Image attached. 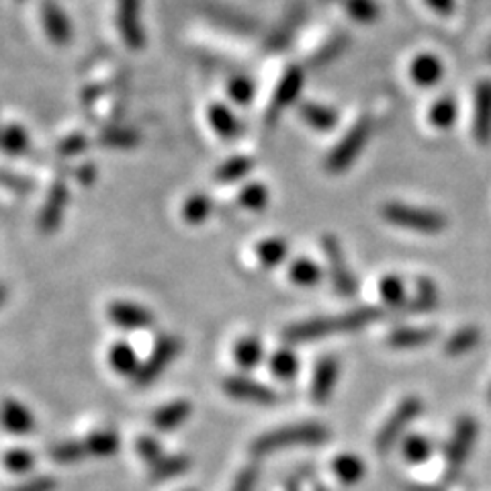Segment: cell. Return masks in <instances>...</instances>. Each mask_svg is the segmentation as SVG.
<instances>
[{"mask_svg":"<svg viewBox=\"0 0 491 491\" xmlns=\"http://www.w3.org/2000/svg\"><path fill=\"white\" fill-rule=\"evenodd\" d=\"M401 455H404L406 463L409 465H422L432 456V442L422 436V434H409L401 442Z\"/></svg>","mask_w":491,"mask_h":491,"instance_id":"d590c367","label":"cell"},{"mask_svg":"<svg viewBox=\"0 0 491 491\" xmlns=\"http://www.w3.org/2000/svg\"><path fill=\"white\" fill-rule=\"evenodd\" d=\"M6 297H8V289H6V286H5V285H0V307H3V306H5V301H6Z\"/></svg>","mask_w":491,"mask_h":491,"instance_id":"db71d44e","label":"cell"},{"mask_svg":"<svg viewBox=\"0 0 491 491\" xmlns=\"http://www.w3.org/2000/svg\"><path fill=\"white\" fill-rule=\"evenodd\" d=\"M3 461L8 471L21 475V473L31 471L33 466H35V455L29 453L27 448H11L5 455Z\"/></svg>","mask_w":491,"mask_h":491,"instance_id":"f6af8a7d","label":"cell"},{"mask_svg":"<svg viewBox=\"0 0 491 491\" xmlns=\"http://www.w3.org/2000/svg\"><path fill=\"white\" fill-rule=\"evenodd\" d=\"M340 376V363L336 356H324L316 365L314 379H311L309 396L316 404H326L327 399L332 397V393L336 389V383H338Z\"/></svg>","mask_w":491,"mask_h":491,"instance_id":"2e32d148","label":"cell"},{"mask_svg":"<svg viewBox=\"0 0 491 491\" xmlns=\"http://www.w3.org/2000/svg\"><path fill=\"white\" fill-rule=\"evenodd\" d=\"M379 317H381L379 309L360 307V309H352L348 311V314H342V316L314 317V319H306V322L293 324L286 327L283 336H285V340L291 344L319 340V338H327V336H336V334L358 332Z\"/></svg>","mask_w":491,"mask_h":491,"instance_id":"6da1fadb","label":"cell"},{"mask_svg":"<svg viewBox=\"0 0 491 491\" xmlns=\"http://www.w3.org/2000/svg\"><path fill=\"white\" fill-rule=\"evenodd\" d=\"M135 450H137L139 458H142L145 465H150V469L154 465H158L164 456H166V453H164L162 446L152 436H139Z\"/></svg>","mask_w":491,"mask_h":491,"instance_id":"bcb514c9","label":"cell"},{"mask_svg":"<svg viewBox=\"0 0 491 491\" xmlns=\"http://www.w3.org/2000/svg\"><path fill=\"white\" fill-rule=\"evenodd\" d=\"M193 414V406L191 401L186 399H178L172 401V404H166L158 407L152 416V424L158 428L160 432H172L183 426L188 417Z\"/></svg>","mask_w":491,"mask_h":491,"instance_id":"ffe728a7","label":"cell"},{"mask_svg":"<svg viewBox=\"0 0 491 491\" xmlns=\"http://www.w3.org/2000/svg\"><path fill=\"white\" fill-rule=\"evenodd\" d=\"M224 391L229 397L246 404L256 406H273L276 401V393L258 381H252L248 376H227L224 381Z\"/></svg>","mask_w":491,"mask_h":491,"instance_id":"4fadbf2b","label":"cell"},{"mask_svg":"<svg viewBox=\"0 0 491 491\" xmlns=\"http://www.w3.org/2000/svg\"><path fill=\"white\" fill-rule=\"evenodd\" d=\"M477 436H479V422L471 416L458 417L453 436H450L446 446L448 477H456V475L463 471V466L469 461L475 442H477Z\"/></svg>","mask_w":491,"mask_h":491,"instance_id":"8992f818","label":"cell"},{"mask_svg":"<svg viewBox=\"0 0 491 491\" xmlns=\"http://www.w3.org/2000/svg\"><path fill=\"white\" fill-rule=\"evenodd\" d=\"M86 147H88V139L85 134H70L62 139L60 145H57V152L65 155V158H72V155H78L85 152Z\"/></svg>","mask_w":491,"mask_h":491,"instance_id":"c3c4849f","label":"cell"},{"mask_svg":"<svg viewBox=\"0 0 491 491\" xmlns=\"http://www.w3.org/2000/svg\"><path fill=\"white\" fill-rule=\"evenodd\" d=\"M301 21H303V11L299 6L293 8L291 13H286L283 23L278 25V27L273 33V37H270V45H273V47H285L291 41L293 33L297 31Z\"/></svg>","mask_w":491,"mask_h":491,"instance_id":"b9f144b4","label":"cell"},{"mask_svg":"<svg viewBox=\"0 0 491 491\" xmlns=\"http://www.w3.org/2000/svg\"><path fill=\"white\" fill-rule=\"evenodd\" d=\"M381 217L391 225L409 229V232L424 234V235H438L446 229L448 219L445 213L436 209H424L416 205L391 201L381 207Z\"/></svg>","mask_w":491,"mask_h":491,"instance_id":"3957f363","label":"cell"},{"mask_svg":"<svg viewBox=\"0 0 491 491\" xmlns=\"http://www.w3.org/2000/svg\"><path fill=\"white\" fill-rule=\"evenodd\" d=\"M109 365L115 373L119 375H125V376H131V375H137L139 371V360H137V355L135 350L129 346L127 342H115L113 346L109 348Z\"/></svg>","mask_w":491,"mask_h":491,"instance_id":"484cf974","label":"cell"},{"mask_svg":"<svg viewBox=\"0 0 491 491\" xmlns=\"http://www.w3.org/2000/svg\"><path fill=\"white\" fill-rule=\"evenodd\" d=\"M139 134L135 129L129 127H109L105 129L98 142L101 145L109 147V150H134V147L139 144Z\"/></svg>","mask_w":491,"mask_h":491,"instance_id":"e575fe53","label":"cell"},{"mask_svg":"<svg viewBox=\"0 0 491 491\" xmlns=\"http://www.w3.org/2000/svg\"><path fill=\"white\" fill-rule=\"evenodd\" d=\"M268 201H270V193L266 185H262V183H248L242 188L240 195H237V203L248 211L266 209Z\"/></svg>","mask_w":491,"mask_h":491,"instance_id":"f35d334b","label":"cell"},{"mask_svg":"<svg viewBox=\"0 0 491 491\" xmlns=\"http://www.w3.org/2000/svg\"><path fill=\"white\" fill-rule=\"evenodd\" d=\"M438 336V330L434 326L426 327H397L387 336V344L396 350H414L430 344Z\"/></svg>","mask_w":491,"mask_h":491,"instance_id":"d6986e66","label":"cell"},{"mask_svg":"<svg viewBox=\"0 0 491 491\" xmlns=\"http://www.w3.org/2000/svg\"><path fill=\"white\" fill-rule=\"evenodd\" d=\"M207 121L213 134L219 135L221 139H234L240 134V121H237L232 109L224 103H211L207 106Z\"/></svg>","mask_w":491,"mask_h":491,"instance_id":"7402d4cb","label":"cell"},{"mask_svg":"<svg viewBox=\"0 0 491 491\" xmlns=\"http://www.w3.org/2000/svg\"><path fill=\"white\" fill-rule=\"evenodd\" d=\"M381 299L387 303L389 307H401L406 303V285L397 275H387L381 278L379 283Z\"/></svg>","mask_w":491,"mask_h":491,"instance_id":"ab89813d","label":"cell"},{"mask_svg":"<svg viewBox=\"0 0 491 491\" xmlns=\"http://www.w3.org/2000/svg\"><path fill=\"white\" fill-rule=\"evenodd\" d=\"M49 456L52 461L60 463V465H76L80 461H85L88 456L85 440H70V442H60L49 448Z\"/></svg>","mask_w":491,"mask_h":491,"instance_id":"8d00e7d4","label":"cell"},{"mask_svg":"<svg viewBox=\"0 0 491 491\" xmlns=\"http://www.w3.org/2000/svg\"><path fill=\"white\" fill-rule=\"evenodd\" d=\"M76 176H78V183L80 185H85V186H90L96 180L98 176V172L96 168L93 166V164H82V166L78 168L76 172Z\"/></svg>","mask_w":491,"mask_h":491,"instance_id":"816d5d0a","label":"cell"},{"mask_svg":"<svg viewBox=\"0 0 491 491\" xmlns=\"http://www.w3.org/2000/svg\"><path fill=\"white\" fill-rule=\"evenodd\" d=\"M225 90H227V96L232 98L235 105H242V106L250 105L254 95H256V86H254V82L248 76H244V74H237V76L229 78Z\"/></svg>","mask_w":491,"mask_h":491,"instance_id":"60d3db41","label":"cell"},{"mask_svg":"<svg viewBox=\"0 0 491 491\" xmlns=\"http://www.w3.org/2000/svg\"><path fill=\"white\" fill-rule=\"evenodd\" d=\"M0 150L8 155H23L29 150V134L19 123L0 127Z\"/></svg>","mask_w":491,"mask_h":491,"instance_id":"4316f807","label":"cell"},{"mask_svg":"<svg viewBox=\"0 0 491 491\" xmlns=\"http://www.w3.org/2000/svg\"><path fill=\"white\" fill-rule=\"evenodd\" d=\"M330 438V430L324 428L322 424L307 422L297 426H285V428L270 430L262 434L256 440L252 442V455L265 456L276 450L295 448V446H319Z\"/></svg>","mask_w":491,"mask_h":491,"instance_id":"7a4b0ae2","label":"cell"},{"mask_svg":"<svg viewBox=\"0 0 491 491\" xmlns=\"http://www.w3.org/2000/svg\"><path fill=\"white\" fill-rule=\"evenodd\" d=\"M303 82H306V76H303V70L299 65H291V68L283 72V76L278 80L273 93V101H270V117H278V113L297 101L303 90Z\"/></svg>","mask_w":491,"mask_h":491,"instance_id":"9a60e30c","label":"cell"},{"mask_svg":"<svg viewBox=\"0 0 491 491\" xmlns=\"http://www.w3.org/2000/svg\"><path fill=\"white\" fill-rule=\"evenodd\" d=\"M487 57L491 60V44H489V47H487Z\"/></svg>","mask_w":491,"mask_h":491,"instance_id":"11a10c76","label":"cell"},{"mask_svg":"<svg viewBox=\"0 0 491 491\" xmlns=\"http://www.w3.org/2000/svg\"><path fill=\"white\" fill-rule=\"evenodd\" d=\"M346 45H348V37H334V39L327 41L326 45H322L317 49V52L314 54V57H311V62H314L316 65H322L326 62H330V60H334V57H338Z\"/></svg>","mask_w":491,"mask_h":491,"instance_id":"7dc6e473","label":"cell"},{"mask_svg":"<svg viewBox=\"0 0 491 491\" xmlns=\"http://www.w3.org/2000/svg\"><path fill=\"white\" fill-rule=\"evenodd\" d=\"M430 123L436 129H448L455 125L456 121V103L453 96H442L430 106L428 113Z\"/></svg>","mask_w":491,"mask_h":491,"instance_id":"74e56055","label":"cell"},{"mask_svg":"<svg viewBox=\"0 0 491 491\" xmlns=\"http://www.w3.org/2000/svg\"><path fill=\"white\" fill-rule=\"evenodd\" d=\"M473 137L479 145L491 142V78L475 86L473 98Z\"/></svg>","mask_w":491,"mask_h":491,"instance_id":"7c38bea8","label":"cell"},{"mask_svg":"<svg viewBox=\"0 0 491 491\" xmlns=\"http://www.w3.org/2000/svg\"><path fill=\"white\" fill-rule=\"evenodd\" d=\"M286 254H289V244H286L283 237H266V240L256 244V258L260 266L265 268H275L283 265Z\"/></svg>","mask_w":491,"mask_h":491,"instance_id":"83f0119b","label":"cell"},{"mask_svg":"<svg viewBox=\"0 0 491 491\" xmlns=\"http://www.w3.org/2000/svg\"><path fill=\"white\" fill-rule=\"evenodd\" d=\"M106 316H109L111 322L115 326H119L121 330H145L154 324V314L152 309H147L139 303L134 301H115L106 309Z\"/></svg>","mask_w":491,"mask_h":491,"instance_id":"5bb4252c","label":"cell"},{"mask_svg":"<svg viewBox=\"0 0 491 491\" xmlns=\"http://www.w3.org/2000/svg\"><path fill=\"white\" fill-rule=\"evenodd\" d=\"M180 350H183V342H180L176 336H162L158 344L154 346L152 355L139 366L137 375L134 376L135 383L142 385V387L152 385L172 365V360L178 356Z\"/></svg>","mask_w":491,"mask_h":491,"instance_id":"ba28073f","label":"cell"},{"mask_svg":"<svg viewBox=\"0 0 491 491\" xmlns=\"http://www.w3.org/2000/svg\"><path fill=\"white\" fill-rule=\"evenodd\" d=\"M487 399H489V404H491V387H489V396H487Z\"/></svg>","mask_w":491,"mask_h":491,"instance_id":"9f6ffc18","label":"cell"},{"mask_svg":"<svg viewBox=\"0 0 491 491\" xmlns=\"http://www.w3.org/2000/svg\"><path fill=\"white\" fill-rule=\"evenodd\" d=\"M142 0H117V29L131 52H139L145 45V33L142 25Z\"/></svg>","mask_w":491,"mask_h":491,"instance_id":"9c48e42d","label":"cell"},{"mask_svg":"<svg viewBox=\"0 0 491 491\" xmlns=\"http://www.w3.org/2000/svg\"><path fill=\"white\" fill-rule=\"evenodd\" d=\"M268 366H270V373H273L276 379L291 381L299 373V358L293 350L281 348V350H276L273 356H270Z\"/></svg>","mask_w":491,"mask_h":491,"instance_id":"836d02e7","label":"cell"},{"mask_svg":"<svg viewBox=\"0 0 491 491\" xmlns=\"http://www.w3.org/2000/svg\"><path fill=\"white\" fill-rule=\"evenodd\" d=\"M0 426L11 434H29L35 430V417L16 399H5L0 404Z\"/></svg>","mask_w":491,"mask_h":491,"instance_id":"e0dca14e","label":"cell"},{"mask_svg":"<svg viewBox=\"0 0 491 491\" xmlns=\"http://www.w3.org/2000/svg\"><path fill=\"white\" fill-rule=\"evenodd\" d=\"M322 250L326 254L327 268H330V278L334 285V291L340 295V297H355L356 295V278L352 275V270L346 265V256H344V250L336 235H324L322 237Z\"/></svg>","mask_w":491,"mask_h":491,"instance_id":"52a82bcc","label":"cell"},{"mask_svg":"<svg viewBox=\"0 0 491 491\" xmlns=\"http://www.w3.org/2000/svg\"><path fill=\"white\" fill-rule=\"evenodd\" d=\"M438 286L428 276L417 278V291L414 299V309L430 311L438 306Z\"/></svg>","mask_w":491,"mask_h":491,"instance_id":"7bdbcfd3","label":"cell"},{"mask_svg":"<svg viewBox=\"0 0 491 491\" xmlns=\"http://www.w3.org/2000/svg\"><path fill=\"white\" fill-rule=\"evenodd\" d=\"M422 409H424V404L417 396H407L406 399H401L399 406L393 409V414L387 417V420H385L379 434L375 436L376 453L385 455L387 450H391L393 445H396V442L404 436L407 426L422 414Z\"/></svg>","mask_w":491,"mask_h":491,"instance_id":"5b68a950","label":"cell"},{"mask_svg":"<svg viewBox=\"0 0 491 491\" xmlns=\"http://www.w3.org/2000/svg\"><path fill=\"white\" fill-rule=\"evenodd\" d=\"M262 356H265V346H262V342L260 338H256V336H246V338L237 340L234 348V358L237 366L250 371V368L260 365Z\"/></svg>","mask_w":491,"mask_h":491,"instance_id":"f1b7e54d","label":"cell"},{"mask_svg":"<svg viewBox=\"0 0 491 491\" xmlns=\"http://www.w3.org/2000/svg\"><path fill=\"white\" fill-rule=\"evenodd\" d=\"M256 483H258V469L250 465L237 473L234 486L229 491H256Z\"/></svg>","mask_w":491,"mask_h":491,"instance_id":"681fc988","label":"cell"},{"mask_svg":"<svg viewBox=\"0 0 491 491\" xmlns=\"http://www.w3.org/2000/svg\"><path fill=\"white\" fill-rule=\"evenodd\" d=\"M191 469V458L185 455H166L158 465L152 466L154 481H170Z\"/></svg>","mask_w":491,"mask_h":491,"instance_id":"1f68e13d","label":"cell"},{"mask_svg":"<svg viewBox=\"0 0 491 491\" xmlns=\"http://www.w3.org/2000/svg\"><path fill=\"white\" fill-rule=\"evenodd\" d=\"M188 491H193V489H188Z\"/></svg>","mask_w":491,"mask_h":491,"instance_id":"6f0895ef","label":"cell"},{"mask_svg":"<svg viewBox=\"0 0 491 491\" xmlns=\"http://www.w3.org/2000/svg\"><path fill=\"white\" fill-rule=\"evenodd\" d=\"M344 6H346L348 15L352 19L368 25L375 23L379 19V5L375 3V0H344Z\"/></svg>","mask_w":491,"mask_h":491,"instance_id":"ee69618b","label":"cell"},{"mask_svg":"<svg viewBox=\"0 0 491 491\" xmlns=\"http://www.w3.org/2000/svg\"><path fill=\"white\" fill-rule=\"evenodd\" d=\"M299 117L306 121L311 129L319 131V134H327V131H332L340 121L338 111L332 109V106L314 103V101H307L299 106Z\"/></svg>","mask_w":491,"mask_h":491,"instance_id":"44dd1931","label":"cell"},{"mask_svg":"<svg viewBox=\"0 0 491 491\" xmlns=\"http://www.w3.org/2000/svg\"><path fill=\"white\" fill-rule=\"evenodd\" d=\"M426 5H428L434 13H438L442 16H448L455 11V0H426Z\"/></svg>","mask_w":491,"mask_h":491,"instance_id":"f5cc1de1","label":"cell"},{"mask_svg":"<svg viewBox=\"0 0 491 491\" xmlns=\"http://www.w3.org/2000/svg\"><path fill=\"white\" fill-rule=\"evenodd\" d=\"M57 481L54 477H49V475H39V477H31L21 486L13 487L11 491H55Z\"/></svg>","mask_w":491,"mask_h":491,"instance_id":"f907efd6","label":"cell"},{"mask_svg":"<svg viewBox=\"0 0 491 491\" xmlns=\"http://www.w3.org/2000/svg\"><path fill=\"white\" fill-rule=\"evenodd\" d=\"M322 268L317 266V262L311 258H295L289 266V278L291 283L299 286H316L322 281Z\"/></svg>","mask_w":491,"mask_h":491,"instance_id":"d6a6232c","label":"cell"},{"mask_svg":"<svg viewBox=\"0 0 491 491\" xmlns=\"http://www.w3.org/2000/svg\"><path fill=\"white\" fill-rule=\"evenodd\" d=\"M409 76L420 88H432L445 76V64L438 55L420 54L414 57L412 65H409Z\"/></svg>","mask_w":491,"mask_h":491,"instance_id":"ac0fdd59","label":"cell"},{"mask_svg":"<svg viewBox=\"0 0 491 491\" xmlns=\"http://www.w3.org/2000/svg\"><path fill=\"white\" fill-rule=\"evenodd\" d=\"M252 168H254V160L250 158V155L237 154V155H232V158L221 162L213 176H215V180L221 185H234V183H237V180L248 176Z\"/></svg>","mask_w":491,"mask_h":491,"instance_id":"cb8c5ba5","label":"cell"},{"mask_svg":"<svg viewBox=\"0 0 491 491\" xmlns=\"http://www.w3.org/2000/svg\"><path fill=\"white\" fill-rule=\"evenodd\" d=\"M41 27H44L45 37L52 41L54 45L62 47L68 45L74 37V27L70 16L64 13V8L55 3V0H44L39 6Z\"/></svg>","mask_w":491,"mask_h":491,"instance_id":"30bf717a","label":"cell"},{"mask_svg":"<svg viewBox=\"0 0 491 491\" xmlns=\"http://www.w3.org/2000/svg\"><path fill=\"white\" fill-rule=\"evenodd\" d=\"M70 201V191L65 183L57 180L52 186H49L47 196L44 205H41L39 217H37V225L41 229V234H54L57 227H60L65 207H68Z\"/></svg>","mask_w":491,"mask_h":491,"instance_id":"8fae6325","label":"cell"},{"mask_svg":"<svg viewBox=\"0 0 491 491\" xmlns=\"http://www.w3.org/2000/svg\"><path fill=\"white\" fill-rule=\"evenodd\" d=\"M371 131H373L371 121L358 119L355 125L346 131V135L334 145V150L326 155L324 160L326 172H330V175H342V172H346L352 164H355L358 155L363 154L368 137H371Z\"/></svg>","mask_w":491,"mask_h":491,"instance_id":"277c9868","label":"cell"},{"mask_svg":"<svg viewBox=\"0 0 491 491\" xmlns=\"http://www.w3.org/2000/svg\"><path fill=\"white\" fill-rule=\"evenodd\" d=\"M211 211H213V203L209 196L203 193H195L183 203V207H180V215H183V219L188 225H201L209 219Z\"/></svg>","mask_w":491,"mask_h":491,"instance_id":"4dcf8cb0","label":"cell"},{"mask_svg":"<svg viewBox=\"0 0 491 491\" xmlns=\"http://www.w3.org/2000/svg\"><path fill=\"white\" fill-rule=\"evenodd\" d=\"M85 446H86L88 456L106 458L117 453L121 446V440L117 434L111 430H98V432L88 434V436L85 438Z\"/></svg>","mask_w":491,"mask_h":491,"instance_id":"f546056e","label":"cell"},{"mask_svg":"<svg viewBox=\"0 0 491 491\" xmlns=\"http://www.w3.org/2000/svg\"><path fill=\"white\" fill-rule=\"evenodd\" d=\"M481 342V332L477 326H465L456 330L450 338L445 342V355L450 358L463 356L473 348H477Z\"/></svg>","mask_w":491,"mask_h":491,"instance_id":"d4e9b609","label":"cell"},{"mask_svg":"<svg viewBox=\"0 0 491 491\" xmlns=\"http://www.w3.org/2000/svg\"><path fill=\"white\" fill-rule=\"evenodd\" d=\"M332 471L342 486H356L358 481H363L366 473V465L360 456L352 453H344L334 458Z\"/></svg>","mask_w":491,"mask_h":491,"instance_id":"603a6c76","label":"cell"}]
</instances>
